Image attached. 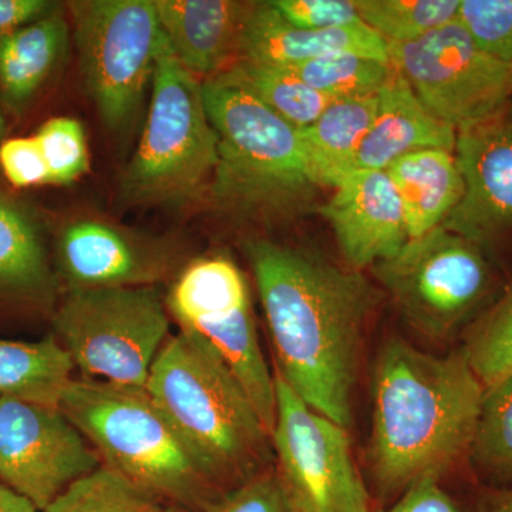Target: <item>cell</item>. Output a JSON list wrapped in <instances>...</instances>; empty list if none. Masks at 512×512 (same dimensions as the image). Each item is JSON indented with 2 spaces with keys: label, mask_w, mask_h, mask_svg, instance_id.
I'll return each instance as SVG.
<instances>
[{
  "label": "cell",
  "mask_w": 512,
  "mask_h": 512,
  "mask_svg": "<svg viewBox=\"0 0 512 512\" xmlns=\"http://www.w3.org/2000/svg\"><path fill=\"white\" fill-rule=\"evenodd\" d=\"M276 353V375L349 429L360 346L379 292L356 269L269 241L247 244Z\"/></svg>",
  "instance_id": "6da1fadb"
},
{
  "label": "cell",
  "mask_w": 512,
  "mask_h": 512,
  "mask_svg": "<svg viewBox=\"0 0 512 512\" xmlns=\"http://www.w3.org/2000/svg\"><path fill=\"white\" fill-rule=\"evenodd\" d=\"M372 390L369 461L380 497L392 504L424 481L444 485L457 471L473 474L470 448L484 387L460 346L431 355L387 340Z\"/></svg>",
  "instance_id": "7a4b0ae2"
},
{
  "label": "cell",
  "mask_w": 512,
  "mask_h": 512,
  "mask_svg": "<svg viewBox=\"0 0 512 512\" xmlns=\"http://www.w3.org/2000/svg\"><path fill=\"white\" fill-rule=\"evenodd\" d=\"M146 390L218 493L265 470L271 436L220 353L197 333L181 329L167 339Z\"/></svg>",
  "instance_id": "3957f363"
},
{
  "label": "cell",
  "mask_w": 512,
  "mask_h": 512,
  "mask_svg": "<svg viewBox=\"0 0 512 512\" xmlns=\"http://www.w3.org/2000/svg\"><path fill=\"white\" fill-rule=\"evenodd\" d=\"M202 94L218 140L215 202L247 217L285 215L305 205L319 184L301 128L222 73L202 83Z\"/></svg>",
  "instance_id": "277c9868"
},
{
  "label": "cell",
  "mask_w": 512,
  "mask_h": 512,
  "mask_svg": "<svg viewBox=\"0 0 512 512\" xmlns=\"http://www.w3.org/2000/svg\"><path fill=\"white\" fill-rule=\"evenodd\" d=\"M59 409L92 441L106 466L184 512H201L220 493L146 389L72 380Z\"/></svg>",
  "instance_id": "5b68a950"
},
{
  "label": "cell",
  "mask_w": 512,
  "mask_h": 512,
  "mask_svg": "<svg viewBox=\"0 0 512 512\" xmlns=\"http://www.w3.org/2000/svg\"><path fill=\"white\" fill-rule=\"evenodd\" d=\"M217 160V133L202 83L175 57L164 35L146 127L123 175L124 197L136 204H181L208 183Z\"/></svg>",
  "instance_id": "8992f818"
},
{
  "label": "cell",
  "mask_w": 512,
  "mask_h": 512,
  "mask_svg": "<svg viewBox=\"0 0 512 512\" xmlns=\"http://www.w3.org/2000/svg\"><path fill=\"white\" fill-rule=\"evenodd\" d=\"M372 271L404 320L437 342L461 339L504 286L483 247L443 227L410 239Z\"/></svg>",
  "instance_id": "52a82bcc"
},
{
  "label": "cell",
  "mask_w": 512,
  "mask_h": 512,
  "mask_svg": "<svg viewBox=\"0 0 512 512\" xmlns=\"http://www.w3.org/2000/svg\"><path fill=\"white\" fill-rule=\"evenodd\" d=\"M53 325L84 379L146 389L170 320L151 286L73 288Z\"/></svg>",
  "instance_id": "ba28073f"
},
{
  "label": "cell",
  "mask_w": 512,
  "mask_h": 512,
  "mask_svg": "<svg viewBox=\"0 0 512 512\" xmlns=\"http://www.w3.org/2000/svg\"><path fill=\"white\" fill-rule=\"evenodd\" d=\"M80 69L90 99L111 131H126L143 106L163 40L151 0L70 3Z\"/></svg>",
  "instance_id": "9c48e42d"
},
{
  "label": "cell",
  "mask_w": 512,
  "mask_h": 512,
  "mask_svg": "<svg viewBox=\"0 0 512 512\" xmlns=\"http://www.w3.org/2000/svg\"><path fill=\"white\" fill-rule=\"evenodd\" d=\"M181 329L191 330L220 353L248 393L269 436L275 426V373L259 345L247 278L231 259L210 256L188 266L167 299Z\"/></svg>",
  "instance_id": "30bf717a"
},
{
  "label": "cell",
  "mask_w": 512,
  "mask_h": 512,
  "mask_svg": "<svg viewBox=\"0 0 512 512\" xmlns=\"http://www.w3.org/2000/svg\"><path fill=\"white\" fill-rule=\"evenodd\" d=\"M272 446L295 512H375L353 458L348 429L308 406L275 373Z\"/></svg>",
  "instance_id": "8fae6325"
},
{
  "label": "cell",
  "mask_w": 512,
  "mask_h": 512,
  "mask_svg": "<svg viewBox=\"0 0 512 512\" xmlns=\"http://www.w3.org/2000/svg\"><path fill=\"white\" fill-rule=\"evenodd\" d=\"M387 47L394 69L457 133L512 103V64L484 52L458 19L414 42Z\"/></svg>",
  "instance_id": "7c38bea8"
},
{
  "label": "cell",
  "mask_w": 512,
  "mask_h": 512,
  "mask_svg": "<svg viewBox=\"0 0 512 512\" xmlns=\"http://www.w3.org/2000/svg\"><path fill=\"white\" fill-rule=\"evenodd\" d=\"M84 439L59 407L0 397V481L37 510L100 467Z\"/></svg>",
  "instance_id": "4fadbf2b"
},
{
  "label": "cell",
  "mask_w": 512,
  "mask_h": 512,
  "mask_svg": "<svg viewBox=\"0 0 512 512\" xmlns=\"http://www.w3.org/2000/svg\"><path fill=\"white\" fill-rule=\"evenodd\" d=\"M454 157L463 197L441 227L490 254L512 232V103L493 119L458 131Z\"/></svg>",
  "instance_id": "5bb4252c"
},
{
  "label": "cell",
  "mask_w": 512,
  "mask_h": 512,
  "mask_svg": "<svg viewBox=\"0 0 512 512\" xmlns=\"http://www.w3.org/2000/svg\"><path fill=\"white\" fill-rule=\"evenodd\" d=\"M332 190L319 214L356 271L393 258L410 241L399 195L386 171L353 170Z\"/></svg>",
  "instance_id": "9a60e30c"
},
{
  "label": "cell",
  "mask_w": 512,
  "mask_h": 512,
  "mask_svg": "<svg viewBox=\"0 0 512 512\" xmlns=\"http://www.w3.org/2000/svg\"><path fill=\"white\" fill-rule=\"evenodd\" d=\"M336 52L390 63L387 43L365 23L333 30L302 29L269 2L252 3L238 45V59L285 69Z\"/></svg>",
  "instance_id": "2e32d148"
},
{
  "label": "cell",
  "mask_w": 512,
  "mask_h": 512,
  "mask_svg": "<svg viewBox=\"0 0 512 512\" xmlns=\"http://www.w3.org/2000/svg\"><path fill=\"white\" fill-rule=\"evenodd\" d=\"M457 130L427 109L402 73L377 94V110L353 170L386 171L394 161L421 150L454 151Z\"/></svg>",
  "instance_id": "e0dca14e"
},
{
  "label": "cell",
  "mask_w": 512,
  "mask_h": 512,
  "mask_svg": "<svg viewBox=\"0 0 512 512\" xmlns=\"http://www.w3.org/2000/svg\"><path fill=\"white\" fill-rule=\"evenodd\" d=\"M59 261L73 288L148 286L164 274L160 256L97 221L74 222L64 229Z\"/></svg>",
  "instance_id": "ac0fdd59"
},
{
  "label": "cell",
  "mask_w": 512,
  "mask_h": 512,
  "mask_svg": "<svg viewBox=\"0 0 512 512\" xmlns=\"http://www.w3.org/2000/svg\"><path fill=\"white\" fill-rule=\"evenodd\" d=\"M171 50L192 74L221 73L234 55L252 3L234 0H154Z\"/></svg>",
  "instance_id": "d6986e66"
},
{
  "label": "cell",
  "mask_w": 512,
  "mask_h": 512,
  "mask_svg": "<svg viewBox=\"0 0 512 512\" xmlns=\"http://www.w3.org/2000/svg\"><path fill=\"white\" fill-rule=\"evenodd\" d=\"M386 173L399 195L410 239L441 227L463 197L454 151H416L394 161Z\"/></svg>",
  "instance_id": "ffe728a7"
},
{
  "label": "cell",
  "mask_w": 512,
  "mask_h": 512,
  "mask_svg": "<svg viewBox=\"0 0 512 512\" xmlns=\"http://www.w3.org/2000/svg\"><path fill=\"white\" fill-rule=\"evenodd\" d=\"M377 110V96L332 101L318 120L302 128V140L319 187L333 188L352 173Z\"/></svg>",
  "instance_id": "44dd1931"
},
{
  "label": "cell",
  "mask_w": 512,
  "mask_h": 512,
  "mask_svg": "<svg viewBox=\"0 0 512 512\" xmlns=\"http://www.w3.org/2000/svg\"><path fill=\"white\" fill-rule=\"evenodd\" d=\"M73 369L72 357L53 336L32 343L0 339V397L59 407Z\"/></svg>",
  "instance_id": "7402d4cb"
},
{
  "label": "cell",
  "mask_w": 512,
  "mask_h": 512,
  "mask_svg": "<svg viewBox=\"0 0 512 512\" xmlns=\"http://www.w3.org/2000/svg\"><path fill=\"white\" fill-rule=\"evenodd\" d=\"M67 32L53 13L0 37V89L9 103L20 106L39 90L62 56Z\"/></svg>",
  "instance_id": "603a6c76"
},
{
  "label": "cell",
  "mask_w": 512,
  "mask_h": 512,
  "mask_svg": "<svg viewBox=\"0 0 512 512\" xmlns=\"http://www.w3.org/2000/svg\"><path fill=\"white\" fill-rule=\"evenodd\" d=\"M292 126L306 128L332 103L284 67L235 60L221 72Z\"/></svg>",
  "instance_id": "cb8c5ba5"
},
{
  "label": "cell",
  "mask_w": 512,
  "mask_h": 512,
  "mask_svg": "<svg viewBox=\"0 0 512 512\" xmlns=\"http://www.w3.org/2000/svg\"><path fill=\"white\" fill-rule=\"evenodd\" d=\"M470 468L478 484L485 487L512 485V375L484 390Z\"/></svg>",
  "instance_id": "d4e9b609"
},
{
  "label": "cell",
  "mask_w": 512,
  "mask_h": 512,
  "mask_svg": "<svg viewBox=\"0 0 512 512\" xmlns=\"http://www.w3.org/2000/svg\"><path fill=\"white\" fill-rule=\"evenodd\" d=\"M49 281L45 249L35 225L0 198V293L32 296L45 291Z\"/></svg>",
  "instance_id": "484cf974"
},
{
  "label": "cell",
  "mask_w": 512,
  "mask_h": 512,
  "mask_svg": "<svg viewBox=\"0 0 512 512\" xmlns=\"http://www.w3.org/2000/svg\"><path fill=\"white\" fill-rule=\"evenodd\" d=\"M458 346L484 390L512 375V279L471 323Z\"/></svg>",
  "instance_id": "4316f807"
},
{
  "label": "cell",
  "mask_w": 512,
  "mask_h": 512,
  "mask_svg": "<svg viewBox=\"0 0 512 512\" xmlns=\"http://www.w3.org/2000/svg\"><path fill=\"white\" fill-rule=\"evenodd\" d=\"M286 69L333 101L377 96L393 73L392 64L352 52L329 53Z\"/></svg>",
  "instance_id": "83f0119b"
},
{
  "label": "cell",
  "mask_w": 512,
  "mask_h": 512,
  "mask_svg": "<svg viewBox=\"0 0 512 512\" xmlns=\"http://www.w3.org/2000/svg\"><path fill=\"white\" fill-rule=\"evenodd\" d=\"M360 20L387 45L414 42L454 22L461 0H355Z\"/></svg>",
  "instance_id": "f1b7e54d"
},
{
  "label": "cell",
  "mask_w": 512,
  "mask_h": 512,
  "mask_svg": "<svg viewBox=\"0 0 512 512\" xmlns=\"http://www.w3.org/2000/svg\"><path fill=\"white\" fill-rule=\"evenodd\" d=\"M160 503L146 488L103 466L70 484L43 512H163Z\"/></svg>",
  "instance_id": "f546056e"
},
{
  "label": "cell",
  "mask_w": 512,
  "mask_h": 512,
  "mask_svg": "<svg viewBox=\"0 0 512 512\" xmlns=\"http://www.w3.org/2000/svg\"><path fill=\"white\" fill-rule=\"evenodd\" d=\"M35 138L45 157L50 183L70 184L86 173L89 153L80 121L56 117L46 121Z\"/></svg>",
  "instance_id": "4dcf8cb0"
},
{
  "label": "cell",
  "mask_w": 512,
  "mask_h": 512,
  "mask_svg": "<svg viewBox=\"0 0 512 512\" xmlns=\"http://www.w3.org/2000/svg\"><path fill=\"white\" fill-rule=\"evenodd\" d=\"M457 19L484 52L512 64V0H461Z\"/></svg>",
  "instance_id": "1f68e13d"
},
{
  "label": "cell",
  "mask_w": 512,
  "mask_h": 512,
  "mask_svg": "<svg viewBox=\"0 0 512 512\" xmlns=\"http://www.w3.org/2000/svg\"><path fill=\"white\" fill-rule=\"evenodd\" d=\"M201 512H295L276 470H264L215 498Z\"/></svg>",
  "instance_id": "d6a6232c"
},
{
  "label": "cell",
  "mask_w": 512,
  "mask_h": 512,
  "mask_svg": "<svg viewBox=\"0 0 512 512\" xmlns=\"http://www.w3.org/2000/svg\"><path fill=\"white\" fill-rule=\"evenodd\" d=\"M293 26L308 30H333L362 23L355 0H271Z\"/></svg>",
  "instance_id": "836d02e7"
},
{
  "label": "cell",
  "mask_w": 512,
  "mask_h": 512,
  "mask_svg": "<svg viewBox=\"0 0 512 512\" xmlns=\"http://www.w3.org/2000/svg\"><path fill=\"white\" fill-rule=\"evenodd\" d=\"M0 167L18 188L50 183L49 170L35 137L10 138L0 146Z\"/></svg>",
  "instance_id": "e575fe53"
},
{
  "label": "cell",
  "mask_w": 512,
  "mask_h": 512,
  "mask_svg": "<svg viewBox=\"0 0 512 512\" xmlns=\"http://www.w3.org/2000/svg\"><path fill=\"white\" fill-rule=\"evenodd\" d=\"M375 512H461L460 498L437 481L410 488L387 508Z\"/></svg>",
  "instance_id": "d590c367"
},
{
  "label": "cell",
  "mask_w": 512,
  "mask_h": 512,
  "mask_svg": "<svg viewBox=\"0 0 512 512\" xmlns=\"http://www.w3.org/2000/svg\"><path fill=\"white\" fill-rule=\"evenodd\" d=\"M56 3L47 0H0V37L53 15Z\"/></svg>",
  "instance_id": "8d00e7d4"
},
{
  "label": "cell",
  "mask_w": 512,
  "mask_h": 512,
  "mask_svg": "<svg viewBox=\"0 0 512 512\" xmlns=\"http://www.w3.org/2000/svg\"><path fill=\"white\" fill-rule=\"evenodd\" d=\"M461 512H512L511 487L494 488L478 484L466 498H460Z\"/></svg>",
  "instance_id": "74e56055"
},
{
  "label": "cell",
  "mask_w": 512,
  "mask_h": 512,
  "mask_svg": "<svg viewBox=\"0 0 512 512\" xmlns=\"http://www.w3.org/2000/svg\"><path fill=\"white\" fill-rule=\"evenodd\" d=\"M35 505L0 481V512H37Z\"/></svg>",
  "instance_id": "f35d334b"
},
{
  "label": "cell",
  "mask_w": 512,
  "mask_h": 512,
  "mask_svg": "<svg viewBox=\"0 0 512 512\" xmlns=\"http://www.w3.org/2000/svg\"><path fill=\"white\" fill-rule=\"evenodd\" d=\"M3 133V117L2 113H0V136H2Z\"/></svg>",
  "instance_id": "ab89813d"
},
{
  "label": "cell",
  "mask_w": 512,
  "mask_h": 512,
  "mask_svg": "<svg viewBox=\"0 0 512 512\" xmlns=\"http://www.w3.org/2000/svg\"><path fill=\"white\" fill-rule=\"evenodd\" d=\"M163 512H184V511H181V510H178V508H167V510H164Z\"/></svg>",
  "instance_id": "60d3db41"
}]
</instances>
